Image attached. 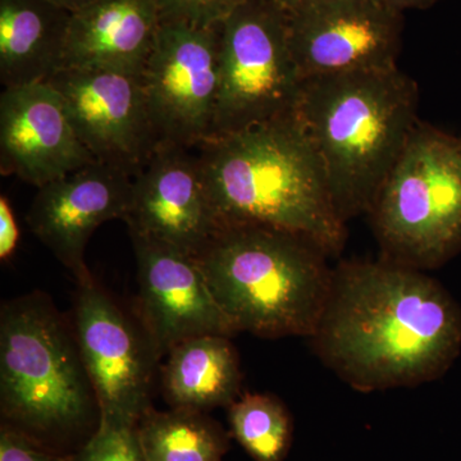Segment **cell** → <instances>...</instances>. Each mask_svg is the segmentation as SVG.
I'll return each instance as SVG.
<instances>
[{
	"mask_svg": "<svg viewBox=\"0 0 461 461\" xmlns=\"http://www.w3.org/2000/svg\"><path fill=\"white\" fill-rule=\"evenodd\" d=\"M314 353L360 391L429 384L461 353V308L426 272L381 259L333 268Z\"/></svg>",
	"mask_w": 461,
	"mask_h": 461,
	"instance_id": "obj_1",
	"label": "cell"
},
{
	"mask_svg": "<svg viewBox=\"0 0 461 461\" xmlns=\"http://www.w3.org/2000/svg\"><path fill=\"white\" fill-rule=\"evenodd\" d=\"M196 153L221 227H273L308 239L329 257L341 253L346 223L295 113L209 139Z\"/></svg>",
	"mask_w": 461,
	"mask_h": 461,
	"instance_id": "obj_2",
	"label": "cell"
},
{
	"mask_svg": "<svg viewBox=\"0 0 461 461\" xmlns=\"http://www.w3.org/2000/svg\"><path fill=\"white\" fill-rule=\"evenodd\" d=\"M420 91L399 66L303 81L295 109L346 224L368 215L418 120Z\"/></svg>",
	"mask_w": 461,
	"mask_h": 461,
	"instance_id": "obj_3",
	"label": "cell"
},
{
	"mask_svg": "<svg viewBox=\"0 0 461 461\" xmlns=\"http://www.w3.org/2000/svg\"><path fill=\"white\" fill-rule=\"evenodd\" d=\"M2 424L71 455L100 426L95 390L72 323L42 291L0 308Z\"/></svg>",
	"mask_w": 461,
	"mask_h": 461,
	"instance_id": "obj_4",
	"label": "cell"
},
{
	"mask_svg": "<svg viewBox=\"0 0 461 461\" xmlns=\"http://www.w3.org/2000/svg\"><path fill=\"white\" fill-rule=\"evenodd\" d=\"M196 258L238 332L271 339L314 335L333 268L308 239L258 224L224 226Z\"/></svg>",
	"mask_w": 461,
	"mask_h": 461,
	"instance_id": "obj_5",
	"label": "cell"
},
{
	"mask_svg": "<svg viewBox=\"0 0 461 461\" xmlns=\"http://www.w3.org/2000/svg\"><path fill=\"white\" fill-rule=\"evenodd\" d=\"M382 257L427 272L461 251V138L417 123L369 211Z\"/></svg>",
	"mask_w": 461,
	"mask_h": 461,
	"instance_id": "obj_6",
	"label": "cell"
},
{
	"mask_svg": "<svg viewBox=\"0 0 461 461\" xmlns=\"http://www.w3.org/2000/svg\"><path fill=\"white\" fill-rule=\"evenodd\" d=\"M302 84L287 12L273 0H247L221 25L220 91L209 139L295 113Z\"/></svg>",
	"mask_w": 461,
	"mask_h": 461,
	"instance_id": "obj_7",
	"label": "cell"
},
{
	"mask_svg": "<svg viewBox=\"0 0 461 461\" xmlns=\"http://www.w3.org/2000/svg\"><path fill=\"white\" fill-rule=\"evenodd\" d=\"M71 320L100 408V421L138 426L153 408L162 357L138 315L127 313L95 278L76 284Z\"/></svg>",
	"mask_w": 461,
	"mask_h": 461,
	"instance_id": "obj_8",
	"label": "cell"
},
{
	"mask_svg": "<svg viewBox=\"0 0 461 461\" xmlns=\"http://www.w3.org/2000/svg\"><path fill=\"white\" fill-rule=\"evenodd\" d=\"M221 26L162 23L141 78L158 147L211 138L220 91Z\"/></svg>",
	"mask_w": 461,
	"mask_h": 461,
	"instance_id": "obj_9",
	"label": "cell"
},
{
	"mask_svg": "<svg viewBox=\"0 0 461 461\" xmlns=\"http://www.w3.org/2000/svg\"><path fill=\"white\" fill-rule=\"evenodd\" d=\"M302 80L397 66L402 14L384 0H305L287 12Z\"/></svg>",
	"mask_w": 461,
	"mask_h": 461,
	"instance_id": "obj_10",
	"label": "cell"
},
{
	"mask_svg": "<svg viewBox=\"0 0 461 461\" xmlns=\"http://www.w3.org/2000/svg\"><path fill=\"white\" fill-rule=\"evenodd\" d=\"M60 94L76 133L96 160L135 176L158 148L141 75L63 68L48 81Z\"/></svg>",
	"mask_w": 461,
	"mask_h": 461,
	"instance_id": "obj_11",
	"label": "cell"
},
{
	"mask_svg": "<svg viewBox=\"0 0 461 461\" xmlns=\"http://www.w3.org/2000/svg\"><path fill=\"white\" fill-rule=\"evenodd\" d=\"M130 238L138 266L136 315L162 359L196 336L239 333L214 299L198 258L156 240Z\"/></svg>",
	"mask_w": 461,
	"mask_h": 461,
	"instance_id": "obj_12",
	"label": "cell"
},
{
	"mask_svg": "<svg viewBox=\"0 0 461 461\" xmlns=\"http://www.w3.org/2000/svg\"><path fill=\"white\" fill-rule=\"evenodd\" d=\"M132 184L131 173L96 160L39 187L27 224L76 284L93 277L85 249L95 230L108 221L126 220Z\"/></svg>",
	"mask_w": 461,
	"mask_h": 461,
	"instance_id": "obj_13",
	"label": "cell"
},
{
	"mask_svg": "<svg viewBox=\"0 0 461 461\" xmlns=\"http://www.w3.org/2000/svg\"><path fill=\"white\" fill-rule=\"evenodd\" d=\"M132 235L198 257L221 230L206 194L196 148L160 145L133 176Z\"/></svg>",
	"mask_w": 461,
	"mask_h": 461,
	"instance_id": "obj_14",
	"label": "cell"
},
{
	"mask_svg": "<svg viewBox=\"0 0 461 461\" xmlns=\"http://www.w3.org/2000/svg\"><path fill=\"white\" fill-rule=\"evenodd\" d=\"M96 162L80 140L62 96L50 83L0 95V171L41 187Z\"/></svg>",
	"mask_w": 461,
	"mask_h": 461,
	"instance_id": "obj_15",
	"label": "cell"
},
{
	"mask_svg": "<svg viewBox=\"0 0 461 461\" xmlns=\"http://www.w3.org/2000/svg\"><path fill=\"white\" fill-rule=\"evenodd\" d=\"M160 23L157 0H94L72 14L63 68L141 75Z\"/></svg>",
	"mask_w": 461,
	"mask_h": 461,
	"instance_id": "obj_16",
	"label": "cell"
},
{
	"mask_svg": "<svg viewBox=\"0 0 461 461\" xmlns=\"http://www.w3.org/2000/svg\"><path fill=\"white\" fill-rule=\"evenodd\" d=\"M72 12L48 0H0V83H48L65 66Z\"/></svg>",
	"mask_w": 461,
	"mask_h": 461,
	"instance_id": "obj_17",
	"label": "cell"
},
{
	"mask_svg": "<svg viewBox=\"0 0 461 461\" xmlns=\"http://www.w3.org/2000/svg\"><path fill=\"white\" fill-rule=\"evenodd\" d=\"M230 339L196 336L167 354L162 387L171 408L208 412L227 409L241 396L242 373Z\"/></svg>",
	"mask_w": 461,
	"mask_h": 461,
	"instance_id": "obj_18",
	"label": "cell"
},
{
	"mask_svg": "<svg viewBox=\"0 0 461 461\" xmlns=\"http://www.w3.org/2000/svg\"><path fill=\"white\" fill-rule=\"evenodd\" d=\"M138 429L148 461H223L230 450V433L204 411L153 406Z\"/></svg>",
	"mask_w": 461,
	"mask_h": 461,
	"instance_id": "obj_19",
	"label": "cell"
},
{
	"mask_svg": "<svg viewBox=\"0 0 461 461\" xmlns=\"http://www.w3.org/2000/svg\"><path fill=\"white\" fill-rule=\"evenodd\" d=\"M230 437L256 461H284L293 445L287 406L271 393H244L227 408Z\"/></svg>",
	"mask_w": 461,
	"mask_h": 461,
	"instance_id": "obj_20",
	"label": "cell"
},
{
	"mask_svg": "<svg viewBox=\"0 0 461 461\" xmlns=\"http://www.w3.org/2000/svg\"><path fill=\"white\" fill-rule=\"evenodd\" d=\"M138 426L100 421L96 432L69 455V461H148Z\"/></svg>",
	"mask_w": 461,
	"mask_h": 461,
	"instance_id": "obj_21",
	"label": "cell"
},
{
	"mask_svg": "<svg viewBox=\"0 0 461 461\" xmlns=\"http://www.w3.org/2000/svg\"><path fill=\"white\" fill-rule=\"evenodd\" d=\"M247 0H157L162 23L214 29Z\"/></svg>",
	"mask_w": 461,
	"mask_h": 461,
	"instance_id": "obj_22",
	"label": "cell"
},
{
	"mask_svg": "<svg viewBox=\"0 0 461 461\" xmlns=\"http://www.w3.org/2000/svg\"><path fill=\"white\" fill-rule=\"evenodd\" d=\"M0 461H69V455L50 450L29 436L2 424Z\"/></svg>",
	"mask_w": 461,
	"mask_h": 461,
	"instance_id": "obj_23",
	"label": "cell"
},
{
	"mask_svg": "<svg viewBox=\"0 0 461 461\" xmlns=\"http://www.w3.org/2000/svg\"><path fill=\"white\" fill-rule=\"evenodd\" d=\"M20 241V227L7 196H0V259L7 262Z\"/></svg>",
	"mask_w": 461,
	"mask_h": 461,
	"instance_id": "obj_24",
	"label": "cell"
},
{
	"mask_svg": "<svg viewBox=\"0 0 461 461\" xmlns=\"http://www.w3.org/2000/svg\"><path fill=\"white\" fill-rule=\"evenodd\" d=\"M388 5H391L396 11H409V9H426L432 7L439 0H384Z\"/></svg>",
	"mask_w": 461,
	"mask_h": 461,
	"instance_id": "obj_25",
	"label": "cell"
},
{
	"mask_svg": "<svg viewBox=\"0 0 461 461\" xmlns=\"http://www.w3.org/2000/svg\"><path fill=\"white\" fill-rule=\"evenodd\" d=\"M48 2L53 3V5H59V7L67 9V11L75 12L80 11L94 0H48Z\"/></svg>",
	"mask_w": 461,
	"mask_h": 461,
	"instance_id": "obj_26",
	"label": "cell"
},
{
	"mask_svg": "<svg viewBox=\"0 0 461 461\" xmlns=\"http://www.w3.org/2000/svg\"><path fill=\"white\" fill-rule=\"evenodd\" d=\"M276 5H280L284 11L291 12L294 9L299 7L300 5L305 2V0H273Z\"/></svg>",
	"mask_w": 461,
	"mask_h": 461,
	"instance_id": "obj_27",
	"label": "cell"
}]
</instances>
